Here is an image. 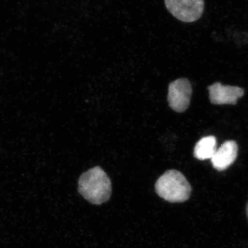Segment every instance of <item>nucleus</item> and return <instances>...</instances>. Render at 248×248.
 I'll return each instance as SVG.
<instances>
[{
	"label": "nucleus",
	"instance_id": "f257e3e1",
	"mask_svg": "<svg viewBox=\"0 0 248 248\" xmlns=\"http://www.w3.org/2000/svg\"><path fill=\"white\" fill-rule=\"evenodd\" d=\"M78 190L90 203L101 205L110 199L112 184L105 171L96 166L81 174L78 182Z\"/></svg>",
	"mask_w": 248,
	"mask_h": 248
},
{
	"label": "nucleus",
	"instance_id": "f03ea898",
	"mask_svg": "<svg viewBox=\"0 0 248 248\" xmlns=\"http://www.w3.org/2000/svg\"><path fill=\"white\" fill-rule=\"evenodd\" d=\"M155 190L160 197L167 202L182 203L190 198L192 187L182 172L170 170L156 181Z\"/></svg>",
	"mask_w": 248,
	"mask_h": 248
},
{
	"label": "nucleus",
	"instance_id": "7ed1b4c3",
	"mask_svg": "<svg viewBox=\"0 0 248 248\" xmlns=\"http://www.w3.org/2000/svg\"><path fill=\"white\" fill-rule=\"evenodd\" d=\"M170 13L184 22H194L202 17L204 0H165Z\"/></svg>",
	"mask_w": 248,
	"mask_h": 248
},
{
	"label": "nucleus",
	"instance_id": "20e7f679",
	"mask_svg": "<svg viewBox=\"0 0 248 248\" xmlns=\"http://www.w3.org/2000/svg\"><path fill=\"white\" fill-rule=\"evenodd\" d=\"M192 86L189 80L180 78L172 81L169 85L168 101L173 110L183 112L190 106Z\"/></svg>",
	"mask_w": 248,
	"mask_h": 248
},
{
	"label": "nucleus",
	"instance_id": "39448f33",
	"mask_svg": "<svg viewBox=\"0 0 248 248\" xmlns=\"http://www.w3.org/2000/svg\"><path fill=\"white\" fill-rule=\"evenodd\" d=\"M209 97L212 104L217 105L236 104L244 94V90L237 86H224L217 82L208 87Z\"/></svg>",
	"mask_w": 248,
	"mask_h": 248
},
{
	"label": "nucleus",
	"instance_id": "423d86ee",
	"mask_svg": "<svg viewBox=\"0 0 248 248\" xmlns=\"http://www.w3.org/2000/svg\"><path fill=\"white\" fill-rule=\"evenodd\" d=\"M237 154L238 146L236 142L232 140L224 142L212 157L214 169L218 171L228 169L234 162Z\"/></svg>",
	"mask_w": 248,
	"mask_h": 248
},
{
	"label": "nucleus",
	"instance_id": "0eeeda50",
	"mask_svg": "<svg viewBox=\"0 0 248 248\" xmlns=\"http://www.w3.org/2000/svg\"><path fill=\"white\" fill-rule=\"evenodd\" d=\"M217 151V140L214 136L205 137L197 142L194 150V156L197 159H211Z\"/></svg>",
	"mask_w": 248,
	"mask_h": 248
},
{
	"label": "nucleus",
	"instance_id": "6e6552de",
	"mask_svg": "<svg viewBox=\"0 0 248 248\" xmlns=\"http://www.w3.org/2000/svg\"><path fill=\"white\" fill-rule=\"evenodd\" d=\"M247 215H248V204L247 206Z\"/></svg>",
	"mask_w": 248,
	"mask_h": 248
}]
</instances>
